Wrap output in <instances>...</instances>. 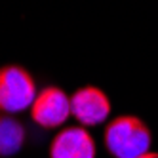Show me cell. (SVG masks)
<instances>
[{"label":"cell","instance_id":"6","mask_svg":"<svg viewBox=\"0 0 158 158\" xmlns=\"http://www.w3.org/2000/svg\"><path fill=\"white\" fill-rule=\"evenodd\" d=\"M25 141V130L12 116H0V156L15 154Z\"/></svg>","mask_w":158,"mask_h":158},{"label":"cell","instance_id":"5","mask_svg":"<svg viewBox=\"0 0 158 158\" xmlns=\"http://www.w3.org/2000/svg\"><path fill=\"white\" fill-rule=\"evenodd\" d=\"M50 158H95L94 137L84 128H65L52 141Z\"/></svg>","mask_w":158,"mask_h":158},{"label":"cell","instance_id":"1","mask_svg":"<svg viewBox=\"0 0 158 158\" xmlns=\"http://www.w3.org/2000/svg\"><path fill=\"white\" fill-rule=\"evenodd\" d=\"M105 147L114 158H139L151 152L152 135L137 116H118L105 128Z\"/></svg>","mask_w":158,"mask_h":158},{"label":"cell","instance_id":"7","mask_svg":"<svg viewBox=\"0 0 158 158\" xmlns=\"http://www.w3.org/2000/svg\"><path fill=\"white\" fill-rule=\"evenodd\" d=\"M139 158H158V152H147V154H143Z\"/></svg>","mask_w":158,"mask_h":158},{"label":"cell","instance_id":"3","mask_svg":"<svg viewBox=\"0 0 158 158\" xmlns=\"http://www.w3.org/2000/svg\"><path fill=\"white\" fill-rule=\"evenodd\" d=\"M71 114V97L59 88H44L31 107V116L42 128H59Z\"/></svg>","mask_w":158,"mask_h":158},{"label":"cell","instance_id":"4","mask_svg":"<svg viewBox=\"0 0 158 158\" xmlns=\"http://www.w3.org/2000/svg\"><path fill=\"white\" fill-rule=\"evenodd\" d=\"M71 114L82 126H97L110 114V101L99 88H80L71 97Z\"/></svg>","mask_w":158,"mask_h":158},{"label":"cell","instance_id":"2","mask_svg":"<svg viewBox=\"0 0 158 158\" xmlns=\"http://www.w3.org/2000/svg\"><path fill=\"white\" fill-rule=\"evenodd\" d=\"M36 86L32 76L17 65H8L0 69V110L21 112L32 107L36 99Z\"/></svg>","mask_w":158,"mask_h":158}]
</instances>
